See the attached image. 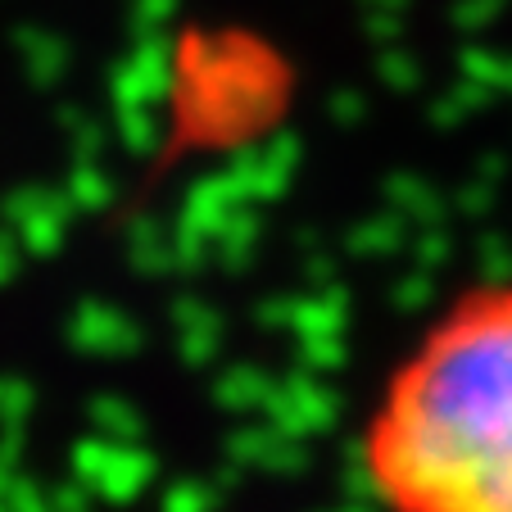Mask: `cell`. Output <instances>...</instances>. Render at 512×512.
Listing matches in <instances>:
<instances>
[{"label": "cell", "mask_w": 512, "mask_h": 512, "mask_svg": "<svg viewBox=\"0 0 512 512\" xmlns=\"http://www.w3.org/2000/svg\"><path fill=\"white\" fill-rule=\"evenodd\" d=\"M358 472L381 512H512V281L417 327L358 426Z\"/></svg>", "instance_id": "6da1fadb"}]
</instances>
